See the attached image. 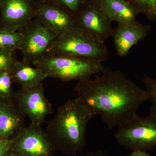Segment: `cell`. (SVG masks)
Segmentation results:
<instances>
[{"label":"cell","mask_w":156,"mask_h":156,"mask_svg":"<svg viewBox=\"0 0 156 156\" xmlns=\"http://www.w3.org/2000/svg\"><path fill=\"white\" fill-rule=\"evenodd\" d=\"M95 79L79 81L74 91L81 103L112 129L136 116L147 94L119 71L106 68Z\"/></svg>","instance_id":"1"},{"label":"cell","mask_w":156,"mask_h":156,"mask_svg":"<svg viewBox=\"0 0 156 156\" xmlns=\"http://www.w3.org/2000/svg\"><path fill=\"white\" fill-rule=\"evenodd\" d=\"M94 116L76 97L58 107L56 115L47 123L46 130L56 151L76 156L83 150L87 125Z\"/></svg>","instance_id":"2"},{"label":"cell","mask_w":156,"mask_h":156,"mask_svg":"<svg viewBox=\"0 0 156 156\" xmlns=\"http://www.w3.org/2000/svg\"><path fill=\"white\" fill-rule=\"evenodd\" d=\"M32 65L43 71L48 77L63 81L88 80L105 68L101 62L89 58L48 53Z\"/></svg>","instance_id":"3"},{"label":"cell","mask_w":156,"mask_h":156,"mask_svg":"<svg viewBox=\"0 0 156 156\" xmlns=\"http://www.w3.org/2000/svg\"><path fill=\"white\" fill-rule=\"evenodd\" d=\"M45 53L89 58L101 63L108 55L105 42L91 38L75 27L57 36Z\"/></svg>","instance_id":"4"},{"label":"cell","mask_w":156,"mask_h":156,"mask_svg":"<svg viewBox=\"0 0 156 156\" xmlns=\"http://www.w3.org/2000/svg\"><path fill=\"white\" fill-rule=\"evenodd\" d=\"M115 138L119 145L132 151H147L156 147V118L137 115L118 127Z\"/></svg>","instance_id":"5"},{"label":"cell","mask_w":156,"mask_h":156,"mask_svg":"<svg viewBox=\"0 0 156 156\" xmlns=\"http://www.w3.org/2000/svg\"><path fill=\"white\" fill-rule=\"evenodd\" d=\"M75 28L87 36L105 42L112 36V21L105 13L98 0H90L74 17Z\"/></svg>","instance_id":"6"},{"label":"cell","mask_w":156,"mask_h":156,"mask_svg":"<svg viewBox=\"0 0 156 156\" xmlns=\"http://www.w3.org/2000/svg\"><path fill=\"white\" fill-rule=\"evenodd\" d=\"M10 151L22 156H55L56 149L41 125L30 123L14 137Z\"/></svg>","instance_id":"7"},{"label":"cell","mask_w":156,"mask_h":156,"mask_svg":"<svg viewBox=\"0 0 156 156\" xmlns=\"http://www.w3.org/2000/svg\"><path fill=\"white\" fill-rule=\"evenodd\" d=\"M14 102L21 114L32 124L41 125L46 117L53 113L42 83L33 88L21 87L15 93Z\"/></svg>","instance_id":"8"},{"label":"cell","mask_w":156,"mask_h":156,"mask_svg":"<svg viewBox=\"0 0 156 156\" xmlns=\"http://www.w3.org/2000/svg\"><path fill=\"white\" fill-rule=\"evenodd\" d=\"M19 31L23 34L20 49L22 59L31 64L44 56L57 36L35 19Z\"/></svg>","instance_id":"9"},{"label":"cell","mask_w":156,"mask_h":156,"mask_svg":"<svg viewBox=\"0 0 156 156\" xmlns=\"http://www.w3.org/2000/svg\"><path fill=\"white\" fill-rule=\"evenodd\" d=\"M35 0H0V27L19 31L35 17Z\"/></svg>","instance_id":"10"},{"label":"cell","mask_w":156,"mask_h":156,"mask_svg":"<svg viewBox=\"0 0 156 156\" xmlns=\"http://www.w3.org/2000/svg\"><path fill=\"white\" fill-rule=\"evenodd\" d=\"M35 19L57 36L75 27L72 14L51 2H37Z\"/></svg>","instance_id":"11"},{"label":"cell","mask_w":156,"mask_h":156,"mask_svg":"<svg viewBox=\"0 0 156 156\" xmlns=\"http://www.w3.org/2000/svg\"><path fill=\"white\" fill-rule=\"evenodd\" d=\"M150 29V26L143 25L137 21L118 23L112 35L118 55L126 56L132 47L145 38Z\"/></svg>","instance_id":"12"},{"label":"cell","mask_w":156,"mask_h":156,"mask_svg":"<svg viewBox=\"0 0 156 156\" xmlns=\"http://www.w3.org/2000/svg\"><path fill=\"white\" fill-rule=\"evenodd\" d=\"M24 119L15 104L0 99V137H14L25 127Z\"/></svg>","instance_id":"13"},{"label":"cell","mask_w":156,"mask_h":156,"mask_svg":"<svg viewBox=\"0 0 156 156\" xmlns=\"http://www.w3.org/2000/svg\"><path fill=\"white\" fill-rule=\"evenodd\" d=\"M12 82L20 84L23 88H33L42 83L48 76L41 69L33 67L27 62L16 59L11 70Z\"/></svg>","instance_id":"14"},{"label":"cell","mask_w":156,"mask_h":156,"mask_svg":"<svg viewBox=\"0 0 156 156\" xmlns=\"http://www.w3.org/2000/svg\"><path fill=\"white\" fill-rule=\"evenodd\" d=\"M105 13L110 20L118 23L137 21L138 14L131 4L126 0H98Z\"/></svg>","instance_id":"15"},{"label":"cell","mask_w":156,"mask_h":156,"mask_svg":"<svg viewBox=\"0 0 156 156\" xmlns=\"http://www.w3.org/2000/svg\"><path fill=\"white\" fill-rule=\"evenodd\" d=\"M23 39L21 31L0 27V50L14 53L20 50Z\"/></svg>","instance_id":"16"},{"label":"cell","mask_w":156,"mask_h":156,"mask_svg":"<svg viewBox=\"0 0 156 156\" xmlns=\"http://www.w3.org/2000/svg\"><path fill=\"white\" fill-rule=\"evenodd\" d=\"M13 83L9 71H0V99L15 104V93L12 89Z\"/></svg>","instance_id":"17"},{"label":"cell","mask_w":156,"mask_h":156,"mask_svg":"<svg viewBox=\"0 0 156 156\" xmlns=\"http://www.w3.org/2000/svg\"><path fill=\"white\" fill-rule=\"evenodd\" d=\"M135 10L151 21L156 20V0H127Z\"/></svg>","instance_id":"18"},{"label":"cell","mask_w":156,"mask_h":156,"mask_svg":"<svg viewBox=\"0 0 156 156\" xmlns=\"http://www.w3.org/2000/svg\"><path fill=\"white\" fill-rule=\"evenodd\" d=\"M142 80L147 94V100L151 103L150 114L156 118V78L144 74Z\"/></svg>","instance_id":"19"},{"label":"cell","mask_w":156,"mask_h":156,"mask_svg":"<svg viewBox=\"0 0 156 156\" xmlns=\"http://www.w3.org/2000/svg\"><path fill=\"white\" fill-rule=\"evenodd\" d=\"M90 0H50L75 17Z\"/></svg>","instance_id":"20"},{"label":"cell","mask_w":156,"mask_h":156,"mask_svg":"<svg viewBox=\"0 0 156 156\" xmlns=\"http://www.w3.org/2000/svg\"><path fill=\"white\" fill-rule=\"evenodd\" d=\"M14 53L0 50V71H10L16 58Z\"/></svg>","instance_id":"21"},{"label":"cell","mask_w":156,"mask_h":156,"mask_svg":"<svg viewBox=\"0 0 156 156\" xmlns=\"http://www.w3.org/2000/svg\"><path fill=\"white\" fill-rule=\"evenodd\" d=\"M13 140V138L7 139L0 137V156H5L9 152Z\"/></svg>","instance_id":"22"},{"label":"cell","mask_w":156,"mask_h":156,"mask_svg":"<svg viewBox=\"0 0 156 156\" xmlns=\"http://www.w3.org/2000/svg\"><path fill=\"white\" fill-rule=\"evenodd\" d=\"M79 156H108L106 152L103 151H98L95 152H89Z\"/></svg>","instance_id":"23"},{"label":"cell","mask_w":156,"mask_h":156,"mask_svg":"<svg viewBox=\"0 0 156 156\" xmlns=\"http://www.w3.org/2000/svg\"><path fill=\"white\" fill-rule=\"evenodd\" d=\"M126 156H151L149 154L147 153L146 151H133L130 154Z\"/></svg>","instance_id":"24"},{"label":"cell","mask_w":156,"mask_h":156,"mask_svg":"<svg viewBox=\"0 0 156 156\" xmlns=\"http://www.w3.org/2000/svg\"><path fill=\"white\" fill-rule=\"evenodd\" d=\"M5 156H22L18 154L15 153L14 152L11 151H9V153L7 154Z\"/></svg>","instance_id":"25"},{"label":"cell","mask_w":156,"mask_h":156,"mask_svg":"<svg viewBox=\"0 0 156 156\" xmlns=\"http://www.w3.org/2000/svg\"><path fill=\"white\" fill-rule=\"evenodd\" d=\"M37 2H50V0H35Z\"/></svg>","instance_id":"26"}]
</instances>
